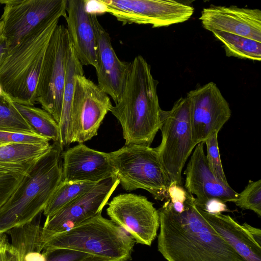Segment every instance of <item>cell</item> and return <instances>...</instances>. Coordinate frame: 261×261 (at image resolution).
Segmentation results:
<instances>
[{"label": "cell", "mask_w": 261, "mask_h": 261, "mask_svg": "<svg viewBox=\"0 0 261 261\" xmlns=\"http://www.w3.org/2000/svg\"><path fill=\"white\" fill-rule=\"evenodd\" d=\"M158 212V250L167 261H246L202 217L188 192L181 208L173 209L167 199Z\"/></svg>", "instance_id": "1"}, {"label": "cell", "mask_w": 261, "mask_h": 261, "mask_svg": "<svg viewBox=\"0 0 261 261\" xmlns=\"http://www.w3.org/2000/svg\"><path fill=\"white\" fill-rule=\"evenodd\" d=\"M158 84L146 60L136 56L120 98L110 110L121 124L125 145L150 146L160 129L162 110Z\"/></svg>", "instance_id": "2"}, {"label": "cell", "mask_w": 261, "mask_h": 261, "mask_svg": "<svg viewBox=\"0 0 261 261\" xmlns=\"http://www.w3.org/2000/svg\"><path fill=\"white\" fill-rule=\"evenodd\" d=\"M63 151L59 142H54L0 208V234L32 221L43 213L62 180Z\"/></svg>", "instance_id": "3"}, {"label": "cell", "mask_w": 261, "mask_h": 261, "mask_svg": "<svg viewBox=\"0 0 261 261\" xmlns=\"http://www.w3.org/2000/svg\"><path fill=\"white\" fill-rule=\"evenodd\" d=\"M61 17L36 28L10 48L0 67V88L13 102L34 106L45 51Z\"/></svg>", "instance_id": "4"}, {"label": "cell", "mask_w": 261, "mask_h": 261, "mask_svg": "<svg viewBox=\"0 0 261 261\" xmlns=\"http://www.w3.org/2000/svg\"><path fill=\"white\" fill-rule=\"evenodd\" d=\"M135 243L125 230L101 213L51 237L44 248L73 250L107 261H128Z\"/></svg>", "instance_id": "5"}, {"label": "cell", "mask_w": 261, "mask_h": 261, "mask_svg": "<svg viewBox=\"0 0 261 261\" xmlns=\"http://www.w3.org/2000/svg\"><path fill=\"white\" fill-rule=\"evenodd\" d=\"M109 155L124 190L143 189L156 200L168 199L171 181L154 148L124 145Z\"/></svg>", "instance_id": "6"}, {"label": "cell", "mask_w": 261, "mask_h": 261, "mask_svg": "<svg viewBox=\"0 0 261 261\" xmlns=\"http://www.w3.org/2000/svg\"><path fill=\"white\" fill-rule=\"evenodd\" d=\"M160 144L154 148L171 181L182 186L181 173L196 144L193 141L189 103L180 97L169 111L162 110Z\"/></svg>", "instance_id": "7"}, {"label": "cell", "mask_w": 261, "mask_h": 261, "mask_svg": "<svg viewBox=\"0 0 261 261\" xmlns=\"http://www.w3.org/2000/svg\"><path fill=\"white\" fill-rule=\"evenodd\" d=\"M71 47L66 27L58 24L47 47L37 85V102L58 124Z\"/></svg>", "instance_id": "8"}, {"label": "cell", "mask_w": 261, "mask_h": 261, "mask_svg": "<svg viewBox=\"0 0 261 261\" xmlns=\"http://www.w3.org/2000/svg\"><path fill=\"white\" fill-rule=\"evenodd\" d=\"M99 12L108 13L123 25L150 24L168 27L188 20L194 13L192 6L172 0H98Z\"/></svg>", "instance_id": "9"}, {"label": "cell", "mask_w": 261, "mask_h": 261, "mask_svg": "<svg viewBox=\"0 0 261 261\" xmlns=\"http://www.w3.org/2000/svg\"><path fill=\"white\" fill-rule=\"evenodd\" d=\"M109 96L84 74L75 77L71 111L72 143H83L97 135L112 106Z\"/></svg>", "instance_id": "10"}, {"label": "cell", "mask_w": 261, "mask_h": 261, "mask_svg": "<svg viewBox=\"0 0 261 261\" xmlns=\"http://www.w3.org/2000/svg\"><path fill=\"white\" fill-rule=\"evenodd\" d=\"M67 0H0V20L9 49L40 25L55 17L66 18Z\"/></svg>", "instance_id": "11"}, {"label": "cell", "mask_w": 261, "mask_h": 261, "mask_svg": "<svg viewBox=\"0 0 261 261\" xmlns=\"http://www.w3.org/2000/svg\"><path fill=\"white\" fill-rule=\"evenodd\" d=\"M111 220L125 230L137 243L150 246L157 236L160 217L153 203L145 196L120 194L108 203Z\"/></svg>", "instance_id": "12"}, {"label": "cell", "mask_w": 261, "mask_h": 261, "mask_svg": "<svg viewBox=\"0 0 261 261\" xmlns=\"http://www.w3.org/2000/svg\"><path fill=\"white\" fill-rule=\"evenodd\" d=\"M119 184L116 176L103 180L55 214L47 217L42 229L44 245L51 237L101 214Z\"/></svg>", "instance_id": "13"}, {"label": "cell", "mask_w": 261, "mask_h": 261, "mask_svg": "<svg viewBox=\"0 0 261 261\" xmlns=\"http://www.w3.org/2000/svg\"><path fill=\"white\" fill-rule=\"evenodd\" d=\"M186 97L189 103L193 139L196 145L204 142L213 133H219L231 116L229 103L212 82L191 90Z\"/></svg>", "instance_id": "14"}, {"label": "cell", "mask_w": 261, "mask_h": 261, "mask_svg": "<svg viewBox=\"0 0 261 261\" xmlns=\"http://www.w3.org/2000/svg\"><path fill=\"white\" fill-rule=\"evenodd\" d=\"M90 13L96 42L97 85L116 103L124 89L131 62L118 58L110 35L99 22L96 13Z\"/></svg>", "instance_id": "15"}, {"label": "cell", "mask_w": 261, "mask_h": 261, "mask_svg": "<svg viewBox=\"0 0 261 261\" xmlns=\"http://www.w3.org/2000/svg\"><path fill=\"white\" fill-rule=\"evenodd\" d=\"M204 143L196 145L184 171L185 189L196 195L195 202L199 207L213 199L224 203L233 202L238 198L239 193L230 186L221 182L213 175L204 153Z\"/></svg>", "instance_id": "16"}, {"label": "cell", "mask_w": 261, "mask_h": 261, "mask_svg": "<svg viewBox=\"0 0 261 261\" xmlns=\"http://www.w3.org/2000/svg\"><path fill=\"white\" fill-rule=\"evenodd\" d=\"M62 180L98 183L116 176L109 153L91 149L83 143L63 151Z\"/></svg>", "instance_id": "17"}, {"label": "cell", "mask_w": 261, "mask_h": 261, "mask_svg": "<svg viewBox=\"0 0 261 261\" xmlns=\"http://www.w3.org/2000/svg\"><path fill=\"white\" fill-rule=\"evenodd\" d=\"M210 32L220 31L261 42V11L237 6H211L204 8L199 18Z\"/></svg>", "instance_id": "18"}, {"label": "cell", "mask_w": 261, "mask_h": 261, "mask_svg": "<svg viewBox=\"0 0 261 261\" xmlns=\"http://www.w3.org/2000/svg\"><path fill=\"white\" fill-rule=\"evenodd\" d=\"M67 30L75 54L83 66L97 67L96 42L88 1L67 0Z\"/></svg>", "instance_id": "19"}, {"label": "cell", "mask_w": 261, "mask_h": 261, "mask_svg": "<svg viewBox=\"0 0 261 261\" xmlns=\"http://www.w3.org/2000/svg\"><path fill=\"white\" fill-rule=\"evenodd\" d=\"M202 217L246 261H261V246L229 215L211 213L201 208Z\"/></svg>", "instance_id": "20"}, {"label": "cell", "mask_w": 261, "mask_h": 261, "mask_svg": "<svg viewBox=\"0 0 261 261\" xmlns=\"http://www.w3.org/2000/svg\"><path fill=\"white\" fill-rule=\"evenodd\" d=\"M41 214L32 221L14 227L10 236L9 261H46L47 252L42 240Z\"/></svg>", "instance_id": "21"}, {"label": "cell", "mask_w": 261, "mask_h": 261, "mask_svg": "<svg viewBox=\"0 0 261 261\" xmlns=\"http://www.w3.org/2000/svg\"><path fill=\"white\" fill-rule=\"evenodd\" d=\"M78 74H84L83 66L77 59L72 45L67 65L62 111L59 123V143L63 149L72 143L71 111L75 77Z\"/></svg>", "instance_id": "22"}, {"label": "cell", "mask_w": 261, "mask_h": 261, "mask_svg": "<svg viewBox=\"0 0 261 261\" xmlns=\"http://www.w3.org/2000/svg\"><path fill=\"white\" fill-rule=\"evenodd\" d=\"M18 111L40 136L54 142H60V129L58 123L53 116L43 109L14 102Z\"/></svg>", "instance_id": "23"}, {"label": "cell", "mask_w": 261, "mask_h": 261, "mask_svg": "<svg viewBox=\"0 0 261 261\" xmlns=\"http://www.w3.org/2000/svg\"><path fill=\"white\" fill-rule=\"evenodd\" d=\"M212 33L222 43L226 56L260 61L261 42L220 31Z\"/></svg>", "instance_id": "24"}, {"label": "cell", "mask_w": 261, "mask_h": 261, "mask_svg": "<svg viewBox=\"0 0 261 261\" xmlns=\"http://www.w3.org/2000/svg\"><path fill=\"white\" fill-rule=\"evenodd\" d=\"M98 183L69 182L62 180L47 203L43 213L46 217L55 214L76 198L89 192Z\"/></svg>", "instance_id": "25"}, {"label": "cell", "mask_w": 261, "mask_h": 261, "mask_svg": "<svg viewBox=\"0 0 261 261\" xmlns=\"http://www.w3.org/2000/svg\"><path fill=\"white\" fill-rule=\"evenodd\" d=\"M49 141L0 145V162L27 163L38 160L50 149Z\"/></svg>", "instance_id": "26"}, {"label": "cell", "mask_w": 261, "mask_h": 261, "mask_svg": "<svg viewBox=\"0 0 261 261\" xmlns=\"http://www.w3.org/2000/svg\"><path fill=\"white\" fill-rule=\"evenodd\" d=\"M38 160L20 163L0 162V208L10 197Z\"/></svg>", "instance_id": "27"}, {"label": "cell", "mask_w": 261, "mask_h": 261, "mask_svg": "<svg viewBox=\"0 0 261 261\" xmlns=\"http://www.w3.org/2000/svg\"><path fill=\"white\" fill-rule=\"evenodd\" d=\"M0 131L37 134L3 91L0 93Z\"/></svg>", "instance_id": "28"}, {"label": "cell", "mask_w": 261, "mask_h": 261, "mask_svg": "<svg viewBox=\"0 0 261 261\" xmlns=\"http://www.w3.org/2000/svg\"><path fill=\"white\" fill-rule=\"evenodd\" d=\"M232 202L243 210L254 212L261 216V180H250L238 198Z\"/></svg>", "instance_id": "29"}, {"label": "cell", "mask_w": 261, "mask_h": 261, "mask_svg": "<svg viewBox=\"0 0 261 261\" xmlns=\"http://www.w3.org/2000/svg\"><path fill=\"white\" fill-rule=\"evenodd\" d=\"M218 132L213 133L204 142L206 146V158L208 167L215 177L222 184L229 186L222 165L218 147Z\"/></svg>", "instance_id": "30"}, {"label": "cell", "mask_w": 261, "mask_h": 261, "mask_svg": "<svg viewBox=\"0 0 261 261\" xmlns=\"http://www.w3.org/2000/svg\"><path fill=\"white\" fill-rule=\"evenodd\" d=\"M38 134L0 131V145L13 143H35L49 141Z\"/></svg>", "instance_id": "31"}, {"label": "cell", "mask_w": 261, "mask_h": 261, "mask_svg": "<svg viewBox=\"0 0 261 261\" xmlns=\"http://www.w3.org/2000/svg\"><path fill=\"white\" fill-rule=\"evenodd\" d=\"M46 252V261H83L90 255L68 249H58Z\"/></svg>", "instance_id": "32"}, {"label": "cell", "mask_w": 261, "mask_h": 261, "mask_svg": "<svg viewBox=\"0 0 261 261\" xmlns=\"http://www.w3.org/2000/svg\"><path fill=\"white\" fill-rule=\"evenodd\" d=\"M200 208L211 213H219L228 211L225 203L216 199L208 201Z\"/></svg>", "instance_id": "33"}, {"label": "cell", "mask_w": 261, "mask_h": 261, "mask_svg": "<svg viewBox=\"0 0 261 261\" xmlns=\"http://www.w3.org/2000/svg\"><path fill=\"white\" fill-rule=\"evenodd\" d=\"M10 242L6 233L0 234V261H9V249Z\"/></svg>", "instance_id": "34"}, {"label": "cell", "mask_w": 261, "mask_h": 261, "mask_svg": "<svg viewBox=\"0 0 261 261\" xmlns=\"http://www.w3.org/2000/svg\"><path fill=\"white\" fill-rule=\"evenodd\" d=\"M242 226L252 240L259 246H261V230L255 228L247 223H244Z\"/></svg>", "instance_id": "35"}, {"label": "cell", "mask_w": 261, "mask_h": 261, "mask_svg": "<svg viewBox=\"0 0 261 261\" xmlns=\"http://www.w3.org/2000/svg\"><path fill=\"white\" fill-rule=\"evenodd\" d=\"M9 51V46L6 38L0 35V67L5 60Z\"/></svg>", "instance_id": "36"}, {"label": "cell", "mask_w": 261, "mask_h": 261, "mask_svg": "<svg viewBox=\"0 0 261 261\" xmlns=\"http://www.w3.org/2000/svg\"><path fill=\"white\" fill-rule=\"evenodd\" d=\"M83 261H107L104 259H102L101 258L92 256V255H89L86 258H85Z\"/></svg>", "instance_id": "37"}, {"label": "cell", "mask_w": 261, "mask_h": 261, "mask_svg": "<svg viewBox=\"0 0 261 261\" xmlns=\"http://www.w3.org/2000/svg\"><path fill=\"white\" fill-rule=\"evenodd\" d=\"M2 34V23L0 20V35Z\"/></svg>", "instance_id": "38"}]
</instances>
